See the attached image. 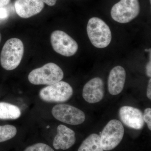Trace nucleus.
<instances>
[{
	"label": "nucleus",
	"instance_id": "11",
	"mask_svg": "<svg viewBox=\"0 0 151 151\" xmlns=\"http://www.w3.org/2000/svg\"><path fill=\"white\" fill-rule=\"evenodd\" d=\"M44 7L41 0H16L14 4L17 14L22 18H29L40 13Z\"/></svg>",
	"mask_w": 151,
	"mask_h": 151
},
{
	"label": "nucleus",
	"instance_id": "8",
	"mask_svg": "<svg viewBox=\"0 0 151 151\" xmlns=\"http://www.w3.org/2000/svg\"><path fill=\"white\" fill-rule=\"evenodd\" d=\"M53 117L63 123L72 125H78L85 121L84 112L78 108L66 104H58L52 110Z\"/></svg>",
	"mask_w": 151,
	"mask_h": 151
},
{
	"label": "nucleus",
	"instance_id": "10",
	"mask_svg": "<svg viewBox=\"0 0 151 151\" xmlns=\"http://www.w3.org/2000/svg\"><path fill=\"white\" fill-rule=\"evenodd\" d=\"M119 117L126 126L131 129H142L145 125L143 113L137 108L124 106L119 110Z\"/></svg>",
	"mask_w": 151,
	"mask_h": 151
},
{
	"label": "nucleus",
	"instance_id": "24",
	"mask_svg": "<svg viewBox=\"0 0 151 151\" xmlns=\"http://www.w3.org/2000/svg\"><path fill=\"white\" fill-rule=\"evenodd\" d=\"M1 33H0V42H1Z\"/></svg>",
	"mask_w": 151,
	"mask_h": 151
},
{
	"label": "nucleus",
	"instance_id": "1",
	"mask_svg": "<svg viewBox=\"0 0 151 151\" xmlns=\"http://www.w3.org/2000/svg\"><path fill=\"white\" fill-rule=\"evenodd\" d=\"M24 53V46L21 40L17 38L8 40L3 46L0 55L2 67L6 70L17 68L19 65Z\"/></svg>",
	"mask_w": 151,
	"mask_h": 151
},
{
	"label": "nucleus",
	"instance_id": "5",
	"mask_svg": "<svg viewBox=\"0 0 151 151\" xmlns=\"http://www.w3.org/2000/svg\"><path fill=\"white\" fill-rule=\"evenodd\" d=\"M124 129L122 122L111 120L105 126L100 137L103 150L110 151L119 145L124 137Z\"/></svg>",
	"mask_w": 151,
	"mask_h": 151
},
{
	"label": "nucleus",
	"instance_id": "18",
	"mask_svg": "<svg viewBox=\"0 0 151 151\" xmlns=\"http://www.w3.org/2000/svg\"><path fill=\"white\" fill-rule=\"evenodd\" d=\"M143 116L144 122L147 123L149 130H151V108H146Z\"/></svg>",
	"mask_w": 151,
	"mask_h": 151
},
{
	"label": "nucleus",
	"instance_id": "4",
	"mask_svg": "<svg viewBox=\"0 0 151 151\" xmlns=\"http://www.w3.org/2000/svg\"><path fill=\"white\" fill-rule=\"evenodd\" d=\"M73 94V89L70 84L60 81L42 89L39 96L45 102L60 103L68 101Z\"/></svg>",
	"mask_w": 151,
	"mask_h": 151
},
{
	"label": "nucleus",
	"instance_id": "2",
	"mask_svg": "<svg viewBox=\"0 0 151 151\" xmlns=\"http://www.w3.org/2000/svg\"><path fill=\"white\" fill-rule=\"evenodd\" d=\"M86 31L91 43L95 47L105 48L111 43L112 40L111 29L101 19L96 17L89 19Z\"/></svg>",
	"mask_w": 151,
	"mask_h": 151
},
{
	"label": "nucleus",
	"instance_id": "21",
	"mask_svg": "<svg viewBox=\"0 0 151 151\" xmlns=\"http://www.w3.org/2000/svg\"><path fill=\"white\" fill-rule=\"evenodd\" d=\"M147 97L151 100V79H150L149 81L147 92Z\"/></svg>",
	"mask_w": 151,
	"mask_h": 151
},
{
	"label": "nucleus",
	"instance_id": "9",
	"mask_svg": "<svg viewBox=\"0 0 151 151\" xmlns=\"http://www.w3.org/2000/svg\"><path fill=\"white\" fill-rule=\"evenodd\" d=\"M105 94L104 84L100 77L92 78L85 84L82 91V96L87 103L94 104L100 102Z\"/></svg>",
	"mask_w": 151,
	"mask_h": 151
},
{
	"label": "nucleus",
	"instance_id": "23",
	"mask_svg": "<svg viewBox=\"0 0 151 151\" xmlns=\"http://www.w3.org/2000/svg\"><path fill=\"white\" fill-rule=\"evenodd\" d=\"M10 0H0V8L4 7L8 4Z\"/></svg>",
	"mask_w": 151,
	"mask_h": 151
},
{
	"label": "nucleus",
	"instance_id": "6",
	"mask_svg": "<svg viewBox=\"0 0 151 151\" xmlns=\"http://www.w3.org/2000/svg\"><path fill=\"white\" fill-rule=\"evenodd\" d=\"M140 10L139 0H121L113 6L111 15L115 21L127 23L137 17Z\"/></svg>",
	"mask_w": 151,
	"mask_h": 151
},
{
	"label": "nucleus",
	"instance_id": "17",
	"mask_svg": "<svg viewBox=\"0 0 151 151\" xmlns=\"http://www.w3.org/2000/svg\"><path fill=\"white\" fill-rule=\"evenodd\" d=\"M24 151H54L51 147L43 143L35 144L27 148Z\"/></svg>",
	"mask_w": 151,
	"mask_h": 151
},
{
	"label": "nucleus",
	"instance_id": "3",
	"mask_svg": "<svg viewBox=\"0 0 151 151\" xmlns=\"http://www.w3.org/2000/svg\"><path fill=\"white\" fill-rule=\"evenodd\" d=\"M64 73L61 68L53 63L34 69L28 75V80L35 85H51L61 81Z\"/></svg>",
	"mask_w": 151,
	"mask_h": 151
},
{
	"label": "nucleus",
	"instance_id": "12",
	"mask_svg": "<svg viewBox=\"0 0 151 151\" xmlns=\"http://www.w3.org/2000/svg\"><path fill=\"white\" fill-rule=\"evenodd\" d=\"M76 140L74 131L65 125H60L53 140V146L56 150H68L74 145Z\"/></svg>",
	"mask_w": 151,
	"mask_h": 151
},
{
	"label": "nucleus",
	"instance_id": "25",
	"mask_svg": "<svg viewBox=\"0 0 151 151\" xmlns=\"http://www.w3.org/2000/svg\"><path fill=\"white\" fill-rule=\"evenodd\" d=\"M49 126H47V129H49Z\"/></svg>",
	"mask_w": 151,
	"mask_h": 151
},
{
	"label": "nucleus",
	"instance_id": "14",
	"mask_svg": "<svg viewBox=\"0 0 151 151\" xmlns=\"http://www.w3.org/2000/svg\"><path fill=\"white\" fill-rule=\"evenodd\" d=\"M21 115L20 109L16 105L0 102V119L15 120L19 118Z\"/></svg>",
	"mask_w": 151,
	"mask_h": 151
},
{
	"label": "nucleus",
	"instance_id": "22",
	"mask_svg": "<svg viewBox=\"0 0 151 151\" xmlns=\"http://www.w3.org/2000/svg\"><path fill=\"white\" fill-rule=\"evenodd\" d=\"M41 1L47 5L52 6L55 4L57 0H41Z\"/></svg>",
	"mask_w": 151,
	"mask_h": 151
},
{
	"label": "nucleus",
	"instance_id": "7",
	"mask_svg": "<svg viewBox=\"0 0 151 151\" xmlns=\"http://www.w3.org/2000/svg\"><path fill=\"white\" fill-rule=\"evenodd\" d=\"M50 41L55 51L63 56H73L78 50L76 42L62 31L56 30L52 33Z\"/></svg>",
	"mask_w": 151,
	"mask_h": 151
},
{
	"label": "nucleus",
	"instance_id": "19",
	"mask_svg": "<svg viewBox=\"0 0 151 151\" xmlns=\"http://www.w3.org/2000/svg\"><path fill=\"white\" fill-rule=\"evenodd\" d=\"M8 16L9 12L8 10L4 7L0 8V19H5L7 18Z\"/></svg>",
	"mask_w": 151,
	"mask_h": 151
},
{
	"label": "nucleus",
	"instance_id": "20",
	"mask_svg": "<svg viewBox=\"0 0 151 151\" xmlns=\"http://www.w3.org/2000/svg\"><path fill=\"white\" fill-rule=\"evenodd\" d=\"M146 73L147 75L149 77L151 76V60L150 59V61H149L148 63L146 65Z\"/></svg>",
	"mask_w": 151,
	"mask_h": 151
},
{
	"label": "nucleus",
	"instance_id": "15",
	"mask_svg": "<svg viewBox=\"0 0 151 151\" xmlns=\"http://www.w3.org/2000/svg\"><path fill=\"white\" fill-rule=\"evenodd\" d=\"M78 151H104L100 136L96 134L89 135L82 142Z\"/></svg>",
	"mask_w": 151,
	"mask_h": 151
},
{
	"label": "nucleus",
	"instance_id": "26",
	"mask_svg": "<svg viewBox=\"0 0 151 151\" xmlns=\"http://www.w3.org/2000/svg\"><path fill=\"white\" fill-rule=\"evenodd\" d=\"M150 3H151V0H150Z\"/></svg>",
	"mask_w": 151,
	"mask_h": 151
},
{
	"label": "nucleus",
	"instance_id": "13",
	"mask_svg": "<svg viewBox=\"0 0 151 151\" xmlns=\"http://www.w3.org/2000/svg\"><path fill=\"white\" fill-rule=\"evenodd\" d=\"M126 79V72L122 66L118 65L113 68L109 74L108 89L110 94L118 95L124 89Z\"/></svg>",
	"mask_w": 151,
	"mask_h": 151
},
{
	"label": "nucleus",
	"instance_id": "16",
	"mask_svg": "<svg viewBox=\"0 0 151 151\" xmlns=\"http://www.w3.org/2000/svg\"><path fill=\"white\" fill-rule=\"evenodd\" d=\"M17 133L16 128L12 125L0 126V142L10 139L15 136Z\"/></svg>",
	"mask_w": 151,
	"mask_h": 151
}]
</instances>
